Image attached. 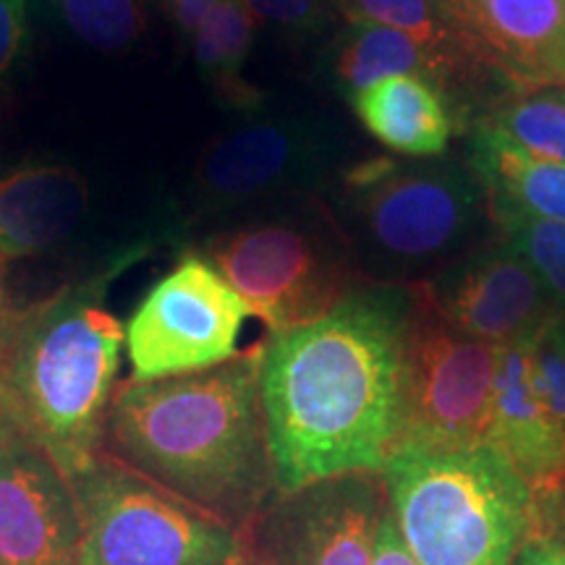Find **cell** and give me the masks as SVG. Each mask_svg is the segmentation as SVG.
Returning a JSON list of instances; mask_svg holds the SVG:
<instances>
[{
	"label": "cell",
	"mask_w": 565,
	"mask_h": 565,
	"mask_svg": "<svg viewBox=\"0 0 565 565\" xmlns=\"http://www.w3.org/2000/svg\"><path fill=\"white\" fill-rule=\"evenodd\" d=\"M532 383L555 433L565 443V309H555L529 335Z\"/></svg>",
	"instance_id": "cell-24"
},
{
	"label": "cell",
	"mask_w": 565,
	"mask_h": 565,
	"mask_svg": "<svg viewBox=\"0 0 565 565\" xmlns=\"http://www.w3.org/2000/svg\"><path fill=\"white\" fill-rule=\"evenodd\" d=\"M0 307H3V286H0Z\"/></svg>",
	"instance_id": "cell-31"
},
{
	"label": "cell",
	"mask_w": 565,
	"mask_h": 565,
	"mask_svg": "<svg viewBox=\"0 0 565 565\" xmlns=\"http://www.w3.org/2000/svg\"><path fill=\"white\" fill-rule=\"evenodd\" d=\"M74 482L45 450L0 427V565H79Z\"/></svg>",
	"instance_id": "cell-13"
},
{
	"label": "cell",
	"mask_w": 565,
	"mask_h": 565,
	"mask_svg": "<svg viewBox=\"0 0 565 565\" xmlns=\"http://www.w3.org/2000/svg\"><path fill=\"white\" fill-rule=\"evenodd\" d=\"M82 513L79 565H238L236 529L100 454L71 479Z\"/></svg>",
	"instance_id": "cell-7"
},
{
	"label": "cell",
	"mask_w": 565,
	"mask_h": 565,
	"mask_svg": "<svg viewBox=\"0 0 565 565\" xmlns=\"http://www.w3.org/2000/svg\"><path fill=\"white\" fill-rule=\"evenodd\" d=\"M372 565H416L412 553H408V547L404 545V540H401L391 508H387L383 521H380L377 545H374Z\"/></svg>",
	"instance_id": "cell-27"
},
{
	"label": "cell",
	"mask_w": 565,
	"mask_h": 565,
	"mask_svg": "<svg viewBox=\"0 0 565 565\" xmlns=\"http://www.w3.org/2000/svg\"><path fill=\"white\" fill-rule=\"evenodd\" d=\"M324 76L349 103L391 76H422L445 92V74L427 47L404 32L370 21H351L335 34L324 53Z\"/></svg>",
	"instance_id": "cell-19"
},
{
	"label": "cell",
	"mask_w": 565,
	"mask_h": 565,
	"mask_svg": "<svg viewBox=\"0 0 565 565\" xmlns=\"http://www.w3.org/2000/svg\"><path fill=\"white\" fill-rule=\"evenodd\" d=\"M515 565H565V545L545 536H532L515 555Z\"/></svg>",
	"instance_id": "cell-29"
},
{
	"label": "cell",
	"mask_w": 565,
	"mask_h": 565,
	"mask_svg": "<svg viewBox=\"0 0 565 565\" xmlns=\"http://www.w3.org/2000/svg\"><path fill=\"white\" fill-rule=\"evenodd\" d=\"M63 24L100 53H126L147 34L145 0H53Z\"/></svg>",
	"instance_id": "cell-23"
},
{
	"label": "cell",
	"mask_w": 565,
	"mask_h": 565,
	"mask_svg": "<svg viewBox=\"0 0 565 565\" xmlns=\"http://www.w3.org/2000/svg\"><path fill=\"white\" fill-rule=\"evenodd\" d=\"M412 294L401 445L469 448L487 443L500 345L458 333L419 286H412Z\"/></svg>",
	"instance_id": "cell-9"
},
{
	"label": "cell",
	"mask_w": 565,
	"mask_h": 565,
	"mask_svg": "<svg viewBox=\"0 0 565 565\" xmlns=\"http://www.w3.org/2000/svg\"><path fill=\"white\" fill-rule=\"evenodd\" d=\"M87 207V179L71 166L26 162L0 175V286L13 263L68 238Z\"/></svg>",
	"instance_id": "cell-16"
},
{
	"label": "cell",
	"mask_w": 565,
	"mask_h": 565,
	"mask_svg": "<svg viewBox=\"0 0 565 565\" xmlns=\"http://www.w3.org/2000/svg\"><path fill=\"white\" fill-rule=\"evenodd\" d=\"M246 307L200 254H186L141 299L126 328L131 380L179 377L236 356Z\"/></svg>",
	"instance_id": "cell-10"
},
{
	"label": "cell",
	"mask_w": 565,
	"mask_h": 565,
	"mask_svg": "<svg viewBox=\"0 0 565 565\" xmlns=\"http://www.w3.org/2000/svg\"><path fill=\"white\" fill-rule=\"evenodd\" d=\"M341 158L343 141L324 118L254 110L207 141L189 200L200 217L307 200L335 179Z\"/></svg>",
	"instance_id": "cell-8"
},
{
	"label": "cell",
	"mask_w": 565,
	"mask_h": 565,
	"mask_svg": "<svg viewBox=\"0 0 565 565\" xmlns=\"http://www.w3.org/2000/svg\"><path fill=\"white\" fill-rule=\"evenodd\" d=\"M359 121L404 158H440L461 129L445 92L422 76H391L351 103Z\"/></svg>",
	"instance_id": "cell-17"
},
{
	"label": "cell",
	"mask_w": 565,
	"mask_h": 565,
	"mask_svg": "<svg viewBox=\"0 0 565 565\" xmlns=\"http://www.w3.org/2000/svg\"><path fill=\"white\" fill-rule=\"evenodd\" d=\"M215 0H160L162 11L173 19V24L179 26L183 34L192 38L200 21L204 19V13L212 9Z\"/></svg>",
	"instance_id": "cell-28"
},
{
	"label": "cell",
	"mask_w": 565,
	"mask_h": 565,
	"mask_svg": "<svg viewBox=\"0 0 565 565\" xmlns=\"http://www.w3.org/2000/svg\"><path fill=\"white\" fill-rule=\"evenodd\" d=\"M494 236L536 273L555 307L565 309V223L545 221L503 202H490Z\"/></svg>",
	"instance_id": "cell-22"
},
{
	"label": "cell",
	"mask_w": 565,
	"mask_h": 565,
	"mask_svg": "<svg viewBox=\"0 0 565 565\" xmlns=\"http://www.w3.org/2000/svg\"><path fill=\"white\" fill-rule=\"evenodd\" d=\"M200 257L273 333L328 315L364 280L349 238L320 196L257 210L210 236Z\"/></svg>",
	"instance_id": "cell-6"
},
{
	"label": "cell",
	"mask_w": 565,
	"mask_h": 565,
	"mask_svg": "<svg viewBox=\"0 0 565 565\" xmlns=\"http://www.w3.org/2000/svg\"><path fill=\"white\" fill-rule=\"evenodd\" d=\"M385 511V482L374 475L278 492L238 529V565H372Z\"/></svg>",
	"instance_id": "cell-11"
},
{
	"label": "cell",
	"mask_w": 565,
	"mask_h": 565,
	"mask_svg": "<svg viewBox=\"0 0 565 565\" xmlns=\"http://www.w3.org/2000/svg\"><path fill=\"white\" fill-rule=\"evenodd\" d=\"M443 3L477 53L511 87H565V0Z\"/></svg>",
	"instance_id": "cell-14"
},
{
	"label": "cell",
	"mask_w": 565,
	"mask_h": 565,
	"mask_svg": "<svg viewBox=\"0 0 565 565\" xmlns=\"http://www.w3.org/2000/svg\"><path fill=\"white\" fill-rule=\"evenodd\" d=\"M110 278L92 275L30 307L0 309V427L45 450L68 479L100 456L116 393L126 333L105 307Z\"/></svg>",
	"instance_id": "cell-3"
},
{
	"label": "cell",
	"mask_w": 565,
	"mask_h": 565,
	"mask_svg": "<svg viewBox=\"0 0 565 565\" xmlns=\"http://www.w3.org/2000/svg\"><path fill=\"white\" fill-rule=\"evenodd\" d=\"M416 286L450 328L492 345L534 333L557 309L532 267L494 231L477 249Z\"/></svg>",
	"instance_id": "cell-12"
},
{
	"label": "cell",
	"mask_w": 565,
	"mask_h": 565,
	"mask_svg": "<svg viewBox=\"0 0 565 565\" xmlns=\"http://www.w3.org/2000/svg\"><path fill=\"white\" fill-rule=\"evenodd\" d=\"M477 121L500 131L534 158L565 166V87L515 89Z\"/></svg>",
	"instance_id": "cell-21"
},
{
	"label": "cell",
	"mask_w": 565,
	"mask_h": 565,
	"mask_svg": "<svg viewBox=\"0 0 565 565\" xmlns=\"http://www.w3.org/2000/svg\"><path fill=\"white\" fill-rule=\"evenodd\" d=\"M529 335L498 349L487 443L494 445L532 487L536 513L561 490L565 443L557 437L534 391Z\"/></svg>",
	"instance_id": "cell-15"
},
{
	"label": "cell",
	"mask_w": 565,
	"mask_h": 565,
	"mask_svg": "<svg viewBox=\"0 0 565 565\" xmlns=\"http://www.w3.org/2000/svg\"><path fill=\"white\" fill-rule=\"evenodd\" d=\"M383 482L416 565H511L534 526V492L490 443L398 445Z\"/></svg>",
	"instance_id": "cell-5"
},
{
	"label": "cell",
	"mask_w": 565,
	"mask_h": 565,
	"mask_svg": "<svg viewBox=\"0 0 565 565\" xmlns=\"http://www.w3.org/2000/svg\"><path fill=\"white\" fill-rule=\"evenodd\" d=\"M231 529L278 494L259 398V349L210 370L129 380L113 393L103 450Z\"/></svg>",
	"instance_id": "cell-2"
},
{
	"label": "cell",
	"mask_w": 565,
	"mask_h": 565,
	"mask_svg": "<svg viewBox=\"0 0 565 565\" xmlns=\"http://www.w3.org/2000/svg\"><path fill=\"white\" fill-rule=\"evenodd\" d=\"M30 40V0H0V89Z\"/></svg>",
	"instance_id": "cell-26"
},
{
	"label": "cell",
	"mask_w": 565,
	"mask_h": 565,
	"mask_svg": "<svg viewBox=\"0 0 565 565\" xmlns=\"http://www.w3.org/2000/svg\"><path fill=\"white\" fill-rule=\"evenodd\" d=\"M335 221L364 280L416 286L490 238V200L466 162L372 158L338 181Z\"/></svg>",
	"instance_id": "cell-4"
},
{
	"label": "cell",
	"mask_w": 565,
	"mask_h": 565,
	"mask_svg": "<svg viewBox=\"0 0 565 565\" xmlns=\"http://www.w3.org/2000/svg\"><path fill=\"white\" fill-rule=\"evenodd\" d=\"M257 24L270 26L282 40L307 45L333 30L341 17L338 0H238Z\"/></svg>",
	"instance_id": "cell-25"
},
{
	"label": "cell",
	"mask_w": 565,
	"mask_h": 565,
	"mask_svg": "<svg viewBox=\"0 0 565 565\" xmlns=\"http://www.w3.org/2000/svg\"><path fill=\"white\" fill-rule=\"evenodd\" d=\"M412 286L366 282L328 315L259 345L278 492L383 471L404 437Z\"/></svg>",
	"instance_id": "cell-1"
},
{
	"label": "cell",
	"mask_w": 565,
	"mask_h": 565,
	"mask_svg": "<svg viewBox=\"0 0 565 565\" xmlns=\"http://www.w3.org/2000/svg\"><path fill=\"white\" fill-rule=\"evenodd\" d=\"M257 21L238 0H215L192 34L194 63L202 82L225 108L238 113L263 110L265 97L246 79Z\"/></svg>",
	"instance_id": "cell-20"
},
{
	"label": "cell",
	"mask_w": 565,
	"mask_h": 565,
	"mask_svg": "<svg viewBox=\"0 0 565 565\" xmlns=\"http://www.w3.org/2000/svg\"><path fill=\"white\" fill-rule=\"evenodd\" d=\"M545 513L557 515V519H561V524L565 526V477H563V484H561V490H557L555 498L550 500V503H547L545 508H540V511L534 513V524H536V521H540Z\"/></svg>",
	"instance_id": "cell-30"
},
{
	"label": "cell",
	"mask_w": 565,
	"mask_h": 565,
	"mask_svg": "<svg viewBox=\"0 0 565 565\" xmlns=\"http://www.w3.org/2000/svg\"><path fill=\"white\" fill-rule=\"evenodd\" d=\"M0 309H3V307H0Z\"/></svg>",
	"instance_id": "cell-32"
},
{
	"label": "cell",
	"mask_w": 565,
	"mask_h": 565,
	"mask_svg": "<svg viewBox=\"0 0 565 565\" xmlns=\"http://www.w3.org/2000/svg\"><path fill=\"white\" fill-rule=\"evenodd\" d=\"M466 166L482 181L487 200L565 223V166L529 154L487 124L466 129Z\"/></svg>",
	"instance_id": "cell-18"
}]
</instances>
